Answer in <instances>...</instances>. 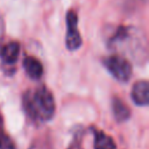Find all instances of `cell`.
<instances>
[{"mask_svg":"<svg viewBox=\"0 0 149 149\" xmlns=\"http://www.w3.org/2000/svg\"><path fill=\"white\" fill-rule=\"evenodd\" d=\"M108 47L133 58L137 63L147 59V43L144 35L134 27L120 26L109 38Z\"/></svg>","mask_w":149,"mask_h":149,"instance_id":"1","label":"cell"},{"mask_svg":"<svg viewBox=\"0 0 149 149\" xmlns=\"http://www.w3.org/2000/svg\"><path fill=\"white\" fill-rule=\"evenodd\" d=\"M23 108L34 121H48L52 119L56 109L52 93L47 87L27 91L23 95Z\"/></svg>","mask_w":149,"mask_h":149,"instance_id":"2","label":"cell"},{"mask_svg":"<svg viewBox=\"0 0 149 149\" xmlns=\"http://www.w3.org/2000/svg\"><path fill=\"white\" fill-rule=\"evenodd\" d=\"M106 70L119 81L126 83L132 77V65L122 55H111L102 59Z\"/></svg>","mask_w":149,"mask_h":149,"instance_id":"3","label":"cell"},{"mask_svg":"<svg viewBox=\"0 0 149 149\" xmlns=\"http://www.w3.org/2000/svg\"><path fill=\"white\" fill-rule=\"evenodd\" d=\"M83 44L81 36L78 29V17L76 12L69 10L66 14V35H65V45L69 50H78Z\"/></svg>","mask_w":149,"mask_h":149,"instance_id":"4","label":"cell"},{"mask_svg":"<svg viewBox=\"0 0 149 149\" xmlns=\"http://www.w3.org/2000/svg\"><path fill=\"white\" fill-rule=\"evenodd\" d=\"M132 99L137 106H147L149 104V84L147 80H140L133 85Z\"/></svg>","mask_w":149,"mask_h":149,"instance_id":"5","label":"cell"},{"mask_svg":"<svg viewBox=\"0 0 149 149\" xmlns=\"http://www.w3.org/2000/svg\"><path fill=\"white\" fill-rule=\"evenodd\" d=\"M23 68L24 71L27 73V76L31 79H40L43 74V65L42 63L33 57V56H28L24 58L23 61Z\"/></svg>","mask_w":149,"mask_h":149,"instance_id":"6","label":"cell"},{"mask_svg":"<svg viewBox=\"0 0 149 149\" xmlns=\"http://www.w3.org/2000/svg\"><path fill=\"white\" fill-rule=\"evenodd\" d=\"M19 55H20V44L17 42H9L0 49L1 59L6 64L16 63Z\"/></svg>","mask_w":149,"mask_h":149,"instance_id":"7","label":"cell"},{"mask_svg":"<svg viewBox=\"0 0 149 149\" xmlns=\"http://www.w3.org/2000/svg\"><path fill=\"white\" fill-rule=\"evenodd\" d=\"M112 109H113V115L118 122H123L128 120L130 116V111L128 106L118 97H114L112 99Z\"/></svg>","mask_w":149,"mask_h":149,"instance_id":"8","label":"cell"},{"mask_svg":"<svg viewBox=\"0 0 149 149\" xmlns=\"http://www.w3.org/2000/svg\"><path fill=\"white\" fill-rule=\"evenodd\" d=\"M94 133V149H116L114 140L106 133L93 128Z\"/></svg>","mask_w":149,"mask_h":149,"instance_id":"9","label":"cell"},{"mask_svg":"<svg viewBox=\"0 0 149 149\" xmlns=\"http://www.w3.org/2000/svg\"><path fill=\"white\" fill-rule=\"evenodd\" d=\"M81 139H83V134L80 130H77L68 147V149H81Z\"/></svg>","mask_w":149,"mask_h":149,"instance_id":"10","label":"cell"},{"mask_svg":"<svg viewBox=\"0 0 149 149\" xmlns=\"http://www.w3.org/2000/svg\"><path fill=\"white\" fill-rule=\"evenodd\" d=\"M0 149H15L13 141L3 132H0Z\"/></svg>","mask_w":149,"mask_h":149,"instance_id":"11","label":"cell"},{"mask_svg":"<svg viewBox=\"0 0 149 149\" xmlns=\"http://www.w3.org/2000/svg\"><path fill=\"white\" fill-rule=\"evenodd\" d=\"M5 36V21L2 15L0 14V49H1V44H2V40Z\"/></svg>","mask_w":149,"mask_h":149,"instance_id":"12","label":"cell"},{"mask_svg":"<svg viewBox=\"0 0 149 149\" xmlns=\"http://www.w3.org/2000/svg\"><path fill=\"white\" fill-rule=\"evenodd\" d=\"M36 149H37V148H36Z\"/></svg>","mask_w":149,"mask_h":149,"instance_id":"13","label":"cell"}]
</instances>
